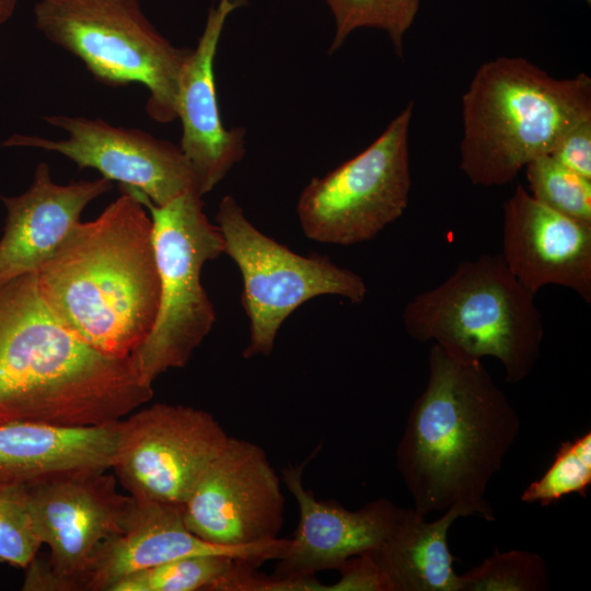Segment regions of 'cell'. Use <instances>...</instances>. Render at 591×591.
<instances>
[{"label":"cell","instance_id":"21","mask_svg":"<svg viewBox=\"0 0 591 591\" xmlns=\"http://www.w3.org/2000/svg\"><path fill=\"white\" fill-rule=\"evenodd\" d=\"M241 561L224 554L181 557L130 573L112 591H223Z\"/></svg>","mask_w":591,"mask_h":591},{"label":"cell","instance_id":"17","mask_svg":"<svg viewBox=\"0 0 591 591\" xmlns=\"http://www.w3.org/2000/svg\"><path fill=\"white\" fill-rule=\"evenodd\" d=\"M312 457L282 471V478L298 502L300 519L293 538L277 559L274 576L314 577L338 569L348 558L376 549L397 523L403 508L389 499L372 500L348 510L333 500H318L303 485V470Z\"/></svg>","mask_w":591,"mask_h":591},{"label":"cell","instance_id":"28","mask_svg":"<svg viewBox=\"0 0 591 591\" xmlns=\"http://www.w3.org/2000/svg\"><path fill=\"white\" fill-rule=\"evenodd\" d=\"M549 155L569 170L591 179V118L570 128Z\"/></svg>","mask_w":591,"mask_h":591},{"label":"cell","instance_id":"23","mask_svg":"<svg viewBox=\"0 0 591 591\" xmlns=\"http://www.w3.org/2000/svg\"><path fill=\"white\" fill-rule=\"evenodd\" d=\"M530 194L540 202L571 219L591 225V179L542 155L525 167Z\"/></svg>","mask_w":591,"mask_h":591},{"label":"cell","instance_id":"22","mask_svg":"<svg viewBox=\"0 0 591 591\" xmlns=\"http://www.w3.org/2000/svg\"><path fill=\"white\" fill-rule=\"evenodd\" d=\"M334 18L335 32L329 54L338 50L356 30L372 27L385 32L397 56L404 55L405 34L412 26L420 0H323Z\"/></svg>","mask_w":591,"mask_h":591},{"label":"cell","instance_id":"30","mask_svg":"<svg viewBox=\"0 0 591 591\" xmlns=\"http://www.w3.org/2000/svg\"><path fill=\"white\" fill-rule=\"evenodd\" d=\"M588 4H591V0H584Z\"/></svg>","mask_w":591,"mask_h":591},{"label":"cell","instance_id":"18","mask_svg":"<svg viewBox=\"0 0 591 591\" xmlns=\"http://www.w3.org/2000/svg\"><path fill=\"white\" fill-rule=\"evenodd\" d=\"M112 187L113 182L103 176L57 184L48 164L42 162L23 194L0 196L7 209L0 239V283L36 273L80 222L84 208Z\"/></svg>","mask_w":591,"mask_h":591},{"label":"cell","instance_id":"3","mask_svg":"<svg viewBox=\"0 0 591 591\" xmlns=\"http://www.w3.org/2000/svg\"><path fill=\"white\" fill-rule=\"evenodd\" d=\"M51 314L97 351L129 357L151 331L160 283L152 220L130 193L81 223L36 271Z\"/></svg>","mask_w":591,"mask_h":591},{"label":"cell","instance_id":"25","mask_svg":"<svg viewBox=\"0 0 591 591\" xmlns=\"http://www.w3.org/2000/svg\"><path fill=\"white\" fill-rule=\"evenodd\" d=\"M461 577V591H544L547 566L541 555L521 549L499 552Z\"/></svg>","mask_w":591,"mask_h":591},{"label":"cell","instance_id":"1","mask_svg":"<svg viewBox=\"0 0 591 591\" xmlns=\"http://www.w3.org/2000/svg\"><path fill=\"white\" fill-rule=\"evenodd\" d=\"M428 368L396 449L414 509L495 521L487 486L518 438V413L482 360L433 343Z\"/></svg>","mask_w":591,"mask_h":591},{"label":"cell","instance_id":"6","mask_svg":"<svg viewBox=\"0 0 591 591\" xmlns=\"http://www.w3.org/2000/svg\"><path fill=\"white\" fill-rule=\"evenodd\" d=\"M120 190L132 194L152 220L159 308L151 331L130 355L142 382L152 386L160 374L188 363L216 322L201 270L223 253V241L204 212L202 196L195 190L163 206L137 189Z\"/></svg>","mask_w":591,"mask_h":591},{"label":"cell","instance_id":"4","mask_svg":"<svg viewBox=\"0 0 591 591\" xmlns=\"http://www.w3.org/2000/svg\"><path fill=\"white\" fill-rule=\"evenodd\" d=\"M588 118L589 76L557 79L523 57H497L463 94L460 167L473 185L508 184Z\"/></svg>","mask_w":591,"mask_h":591},{"label":"cell","instance_id":"19","mask_svg":"<svg viewBox=\"0 0 591 591\" xmlns=\"http://www.w3.org/2000/svg\"><path fill=\"white\" fill-rule=\"evenodd\" d=\"M118 420L95 426L0 424V484L31 486L112 468Z\"/></svg>","mask_w":591,"mask_h":591},{"label":"cell","instance_id":"7","mask_svg":"<svg viewBox=\"0 0 591 591\" xmlns=\"http://www.w3.org/2000/svg\"><path fill=\"white\" fill-rule=\"evenodd\" d=\"M36 28L79 58L101 83H140L146 111L159 123L176 119L178 78L190 48L172 45L148 20L140 0H39Z\"/></svg>","mask_w":591,"mask_h":591},{"label":"cell","instance_id":"24","mask_svg":"<svg viewBox=\"0 0 591 591\" xmlns=\"http://www.w3.org/2000/svg\"><path fill=\"white\" fill-rule=\"evenodd\" d=\"M591 485V430L563 442L545 473L521 495L525 503L547 507L567 495L586 497Z\"/></svg>","mask_w":591,"mask_h":591},{"label":"cell","instance_id":"10","mask_svg":"<svg viewBox=\"0 0 591 591\" xmlns=\"http://www.w3.org/2000/svg\"><path fill=\"white\" fill-rule=\"evenodd\" d=\"M28 510L49 560L27 566L26 591H80L99 546L118 533L131 496L117 490L115 475L92 471L24 486Z\"/></svg>","mask_w":591,"mask_h":591},{"label":"cell","instance_id":"5","mask_svg":"<svg viewBox=\"0 0 591 591\" xmlns=\"http://www.w3.org/2000/svg\"><path fill=\"white\" fill-rule=\"evenodd\" d=\"M501 254L461 262L437 287L415 296L404 308L407 334L433 341L471 359L493 357L506 381H523L534 369L544 336L543 317Z\"/></svg>","mask_w":591,"mask_h":591},{"label":"cell","instance_id":"12","mask_svg":"<svg viewBox=\"0 0 591 591\" xmlns=\"http://www.w3.org/2000/svg\"><path fill=\"white\" fill-rule=\"evenodd\" d=\"M182 508L197 537L212 545L244 547L279 538L285 497L264 449L229 437Z\"/></svg>","mask_w":591,"mask_h":591},{"label":"cell","instance_id":"14","mask_svg":"<svg viewBox=\"0 0 591 591\" xmlns=\"http://www.w3.org/2000/svg\"><path fill=\"white\" fill-rule=\"evenodd\" d=\"M287 545L283 538L244 547L212 545L189 531L182 506L132 498L121 529L95 551L80 591H112L130 573L194 555L224 554L258 567L279 559Z\"/></svg>","mask_w":591,"mask_h":591},{"label":"cell","instance_id":"27","mask_svg":"<svg viewBox=\"0 0 591 591\" xmlns=\"http://www.w3.org/2000/svg\"><path fill=\"white\" fill-rule=\"evenodd\" d=\"M340 578L326 591H389L385 578L371 552L348 558L339 568Z\"/></svg>","mask_w":591,"mask_h":591},{"label":"cell","instance_id":"15","mask_svg":"<svg viewBox=\"0 0 591 591\" xmlns=\"http://www.w3.org/2000/svg\"><path fill=\"white\" fill-rule=\"evenodd\" d=\"M246 2L218 0L210 7L197 46L190 48L178 78L179 148L192 166L201 196L218 185L246 152L245 128L228 129L222 123L213 71L227 20Z\"/></svg>","mask_w":591,"mask_h":591},{"label":"cell","instance_id":"26","mask_svg":"<svg viewBox=\"0 0 591 591\" xmlns=\"http://www.w3.org/2000/svg\"><path fill=\"white\" fill-rule=\"evenodd\" d=\"M42 545L25 487L0 484V563L26 569Z\"/></svg>","mask_w":591,"mask_h":591},{"label":"cell","instance_id":"9","mask_svg":"<svg viewBox=\"0 0 591 591\" xmlns=\"http://www.w3.org/2000/svg\"><path fill=\"white\" fill-rule=\"evenodd\" d=\"M413 111L409 102L368 148L306 184L296 206L306 237L336 245L362 243L403 216L412 188Z\"/></svg>","mask_w":591,"mask_h":591},{"label":"cell","instance_id":"29","mask_svg":"<svg viewBox=\"0 0 591 591\" xmlns=\"http://www.w3.org/2000/svg\"><path fill=\"white\" fill-rule=\"evenodd\" d=\"M19 0H0V25L5 23L14 13Z\"/></svg>","mask_w":591,"mask_h":591},{"label":"cell","instance_id":"11","mask_svg":"<svg viewBox=\"0 0 591 591\" xmlns=\"http://www.w3.org/2000/svg\"><path fill=\"white\" fill-rule=\"evenodd\" d=\"M229 437L206 410L155 403L118 420L111 470L132 498L183 506Z\"/></svg>","mask_w":591,"mask_h":591},{"label":"cell","instance_id":"2","mask_svg":"<svg viewBox=\"0 0 591 591\" xmlns=\"http://www.w3.org/2000/svg\"><path fill=\"white\" fill-rule=\"evenodd\" d=\"M152 396L130 356L97 351L51 314L36 273L0 283V424L103 425Z\"/></svg>","mask_w":591,"mask_h":591},{"label":"cell","instance_id":"13","mask_svg":"<svg viewBox=\"0 0 591 591\" xmlns=\"http://www.w3.org/2000/svg\"><path fill=\"white\" fill-rule=\"evenodd\" d=\"M44 119L65 130L68 138L51 140L15 134L0 146L60 153L79 169H95L103 177L118 182L119 187L139 190L157 206L166 205L189 190L198 193L194 172L179 146L102 119L68 115Z\"/></svg>","mask_w":591,"mask_h":591},{"label":"cell","instance_id":"16","mask_svg":"<svg viewBox=\"0 0 591 591\" xmlns=\"http://www.w3.org/2000/svg\"><path fill=\"white\" fill-rule=\"evenodd\" d=\"M502 258L532 293L556 285L591 303V225L536 200L522 185L505 201Z\"/></svg>","mask_w":591,"mask_h":591},{"label":"cell","instance_id":"20","mask_svg":"<svg viewBox=\"0 0 591 591\" xmlns=\"http://www.w3.org/2000/svg\"><path fill=\"white\" fill-rule=\"evenodd\" d=\"M457 518L459 512L450 509L428 522L414 508H403L390 535L371 552L389 591H461L448 544Z\"/></svg>","mask_w":591,"mask_h":591},{"label":"cell","instance_id":"8","mask_svg":"<svg viewBox=\"0 0 591 591\" xmlns=\"http://www.w3.org/2000/svg\"><path fill=\"white\" fill-rule=\"evenodd\" d=\"M223 253L243 281L242 305L250 320L245 358L268 356L283 322L320 296H339L354 304L367 297L363 279L325 256H303L260 232L236 199L225 195L216 215Z\"/></svg>","mask_w":591,"mask_h":591}]
</instances>
